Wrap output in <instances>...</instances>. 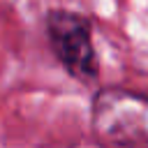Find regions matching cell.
Here are the masks:
<instances>
[{"label":"cell","mask_w":148,"mask_h":148,"mask_svg":"<svg viewBox=\"0 0 148 148\" xmlns=\"http://www.w3.org/2000/svg\"><path fill=\"white\" fill-rule=\"evenodd\" d=\"M92 130L125 148H148V97L102 90L92 102Z\"/></svg>","instance_id":"1"},{"label":"cell","mask_w":148,"mask_h":148,"mask_svg":"<svg viewBox=\"0 0 148 148\" xmlns=\"http://www.w3.org/2000/svg\"><path fill=\"white\" fill-rule=\"evenodd\" d=\"M51 46L62 67L79 81H92L97 76V56L90 39V25L74 12H51L46 18Z\"/></svg>","instance_id":"2"}]
</instances>
